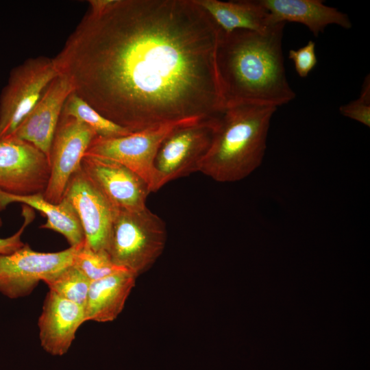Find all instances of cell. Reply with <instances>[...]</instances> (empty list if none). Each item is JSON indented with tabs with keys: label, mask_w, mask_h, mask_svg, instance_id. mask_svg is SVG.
Listing matches in <instances>:
<instances>
[{
	"label": "cell",
	"mask_w": 370,
	"mask_h": 370,
	"mask_svg": "<svg viewBox=\"0 0 370 370\" xmlns=\"http://www.w3.org/2000/svg\"><path fill=\"white\" fill-rule=\"evenodd\" d=\"M221 33L194 0H114L87 12L53 59L79 97L137 132L222 114Z\"/></svg>",
	"instance_id": "obj_1"
},
{
	"label": "cell",
	"mask_w": 370,
	"mask_h": 370,
	"mask_svg": "<svg viewBox=\"0 0 370 370\" xmlns=\"http://www.w3.org/2000/svg\"><path fill=\"white\" fill-rule=\"evenodd\" d=\"M284 26L276 23L264 32L221 31L217 62L225 107L251 104L278 108L294 99L282 53Z\"/></svg>",
	"instance_id": "obj_2"
},
{
	"label": "cell",
	"mask_w": 370,
	"mask_h": 370,
	"mask_svg": "<svg viewBox=\"0 0 370 370\" xmlns=\"http://www.w3.org/2000/svg\"><path fill=\"white\" fill-rule=\"evenodd\" d=\"M277 108L241 104L225 107L199 172L219 182H234L262 164L270 123Z\"/></svg>",
	"instance_id": "obj_3"
},
{
	"label": "cell",
	"mask_w": 370,
	"mask_h": 370,
	"mask_svg": "<svg viewBox=\"0 0 370 370\" xmlns=\"http://www.w3.org/2000/svg\"><path fill=\"white\" fill-rule=\"evenodd\" d=\"M166 241L164 221L147 206L117 210L107 251L114 264L138 277L155 263L163 252Z\"/></svg>",
	"instance_id": "obj_4"
},
{
	"label": "cell",
	"mask_w": 370,
	"mask_h": 370,
	"mask_svg": "<svg viewBox=\"0 0 370 370\" xmlns=\"http://www.w3.org/2000/svg\"><path fill=\"white\" fill-rule=\"evenodd\" d=\"M219 117L185 123L168 134L154 160L151 192L158 190L171 181L199 172Z\"/></svg>",
	"instance_id": "obj_5"
},
{
	"label": "cell",
	"mask_w": 370,
	"mask_h": 370,
	"mask_svg": "<svg viewBox=\"0 0 370 370\" xmlns=\"http://www.w3.org/2000/svg\"><path fill=\"white\" fill-rule=\"evenodd\" d=\"M53 58H31L13 68L0 95V139L12 136L58 75Z\"/></svg>",
	"instance_id": "obj_6"
},
{
	"label": "cell",
	"mask_w": 370,
	"mask_h": 370,
	"mask_svg": "<svg viewBox=\"0 0 370 370\" xmlns=\"http://www.w3.org/2000/svg\"><path fill=\"white\" fill-rule=\"evenodd\" d=\"M79 245L46 253L25 244L13 253L0 255V293L10 299L29 295L40 281L72 265Z\"/></svg>",
	"instance_id": "obj_7"
},
{
	"label": "cell",
	"mask_w": 370,
	"mask_h": 370,
	"mask_svg": "<svg viewBox=\"0 0 370 370\" xmlns=\"http://www.w3.org/2000/svg\"><path fill=\"white\" fill-rule=\"evenodd\" d=\"M195 121L199 120L162 124L116 138L97 136L86 154L121 163L141 177L151 190L154 160L162 141L177 126Z\"/></svg>",
	"instance_id": "obj_8"
},
{
	"label": "cell",
	"mask_w": 370,
	"mask_h": 370,
	"mask_svg": "<svg viewBox=\"0 0 370 370\" xmlns=\"http://www.w3.org/2000/svg\"><path fill=\"white\" fill-rule=\"evenodd\" d=\"M50 165L44 153L14 136L0 139V190L26 196L44 193Z\"/></svg>",
	"instance_id": "obj_9"
},
{
	"label": "cell",
	"mask_w": 370,
	"mask_h": 370,
	"mask_svg": "<svg viewBox=\"0 0 370 370\" xmlns=\"http://www.w3.org/2000/svg\"><path fill=\"white\" fill-rule=\"evenodd\" d=\"M97 136L94 130L84 123L61 115L50 148V174L43 193L47 201L53 204L62 201L70 177L79 167Z\"/></svg>",
	"instance_id": "obj_10"
},
{
	"label": "cell",
	"mask_w": 370,
	"mask_h": 370,
	"mask_svg": "<svg viewBox=\"0 0 370 370\" xmlns=\"http://www.w3.org/2000/svg\"><path fill=\"white\" fill-rule=\"evenodd\" d=\"M63 198L72 205L78 216L85 243L95 251H107L111 227L117 210L80 166L70 177Z\"/></svg>",
	"instance_id": "obj_11"
},
{
	"label": "cell",
	"mask_w": 370,
	"mask_h": 370,
	"mask_svg": "<svg viewBox=\"0 0 370 370\" xmlns=\"http://www.w3.org/2000/svg\"><path fill=\"white\" fill-rule=\"evenodd\" d=\"M80 167L116 210H134L147 206L149 184L121 163L85 154Z\"/></svg>",
	"instance_id": "obj_12"
},
{
	"label": "cell",
	"mask_w": 370,
	"mask_h": 370,
	"mask_svg": "<svg viewBox=\"0 0 370 370\" xmlns=\"http://www.w3.org/2000/svg\"><path fill=\"white\" fill-rule=\"evenodd\" d=\"M73 91L68 77L62 74L58 75L45 89L13 136L35 146L49 161L51 142L64 103Z\"/></svg>",
	"instance_id": "obj_13"
},
{
	"label": "cell",
	"mask_w": 370,
	"mask_h": 370,
	"mask_svg": "<svg viewBox=\"0 0 370 370\" xmlns=\"http://www.w3.org/2000/svg\"><path fill=\"white\" fill-rule=\"evenodd\" d=\"M85 321L83 306L49 291L38 323L42 347L53 356L64 355Z\"/></svg>",
	"instance_id": "obj_14"
},
{
	"label": "cell",
	"mask_w": 370,
	"mask_h": 370,
	"mask_svg": "<svg viewBox=\"0 0 370 370\" xmlns=\"http://www.w3.org/2000/svg\"><path fill=\"white\" fill-rule=\"evenodd\" d=\"M268 11L272 24L286 22L305 25L317 37L330 25L344 29L352 26L349 16L336 8L324 4L322 0H260Z\"/></svg>",
	"instance_id": "obj_15"
},
{
	"label": "cell",
	"mask_w": 370,
	"mask_h": 370,
	"mask_svg": "<svg viewBox=\"0 0 370 370\" xmlns=\"http://www.w3.org/2000/svg\"><path fill=\"white\" fill-rule=\"evenodd\" d=\"M136 278L123 271L91 281L84 307L86 321H114L123 310Z\"/></svg>",
	"instance_id": "obj_16"
},
{
	"label": "cell",
	"mask_w": 370,
	"mask_h": 370,
	"mask_svg": "<svg viewBox=\"0 0 370 370\" xmlns=\"http://www.w3.org/2000/svg\"><path fill=\"white\" fill-rule=\"evenodd\" d=\"M194 1L225 33L238 29L264 32L274 25L260 0Z\"/></svg>",
	"instance_id": "obj_17"
},
{
	"label": "cell",
	"mask_w": 370,
	"mask_h": 370,
	"mask_svg": "<svg viewBox=\"0 0 370 370\" xmlns=\"http://www.w3.org/2000/svg\"><path fill=\"white\" fill-rule=\"evenodd\" d=\"M14 202L22 203L42 213L47 217V221L40 227L62 234L70 247H77L85 241L78 216L66 199L63 198L58 204H53L47 201L42 193L18 196L0 190V210Z\"/></svg>",
	"instance_id": "obj_18"
},
{
	"label": "cell",
	"mask_w": 370,
	"mask_h": 370,
	"mask_svg": "<svg viewBox=\"0 0 370 370\" xmlns=\"http://www.w3.org/2000/svg\"><path fill=\"white\" fill-rule=\"evenodd\" d=\"M62 114L84 123L99 137L116 138L133 132L106 119L74 92L66 99Z\"/></svg>",
	"instance_id": "obj_19"
},
{
	"label": "cell",
	"mask_w": 370,
	"mask_h": 370,
	"mask_svg": "<svg viewBox=\"0 0 370 370\" xmlns=\"http://www.w3.org/2000/svg\"><path fill=\"white\" fill-rule=\"evenodd\" d=\"M44 282L49 291L84 307L91 281L73 264Z\"/></svg>",
	"instance_id": "obj_20"
},
{
	"label": "cell",
	"mask_w": 370,
	"mask_h": 370,
	"mask_svg": "<svg viewBox=\"0 0 370 370\" xmlns=\"http://www.w3.org/2000/svg\"><path fill=\"white\" fill-rule=\"evenodd\" d=\"M73 264L90 281L117 272L127 271L114 264L107 251H95L85 243V241L78 247Z\"/></svg>",
	"instance_id": "obj_21"
},
{
	"label": "cell",
	"mask_w": 370,
	"mask_h": 370,
	"mask_svg": "<svg viewBox=\"0 0 370 370\" xmlns=\"http://www.w3.org/2000/svg\"><path fill=\"white\" fill-rule=\"evenodd\" d=\"M344 116L358 121L367 127L370 126V77L367 75L362 83L359 97L339 107Z\"/></svg>",
	"instance_id": "obj_22"
},
{
	"label": "cell",
	"mask_w": 370,
	"mask_h": 370,
	"mask_svg": "<svg viewBox=\"0 0 370 370\" xmlns=\"http://www.w3.org/2000/svg\"><path fill=\"white\" fill-rule=\"evenodd\" d=\"M315 47V42L309 40L298 49H291L288 51V57L293 61L295 70L300 77H306L317 64Z\"/></svg>",
	"instance_id": "obj_23"
},
{
	"label": "cell",
	"mask_w": 370,
	"mask_h": 370,
	"mask_svg": "<svg viewBox=\"0 0 370 370\" xmlns=\"http://www.w3.org/2000/svg\"><path fill=\"white\" fill-rule=\"evenodd\" d=\"M22 215L23 217V223L19 230L9 237L0 238V255L13 253L25 245L21 241V236L27 226L30 224L34 219L33 208L26 205H23ZM1 225L2 221L0 217V227Z\"/></svg>",
	"instance_id": "obj_24"
},
{
	"label": "cell",
	"mask_w": 370,
	"mask_h": 370,
	"mask_svg": "<svg viewBox=\"0 0 370 370\" xmlns=\"http://www.w3.org/2000/svg\"><path fill=\"white\" fill-rule=\"evenodd\" d=\"M114 2V0H90L88 12L97 15L107 10Z\"/></svg>",
	"instance_id": "obj_25"
}]
</instances>
